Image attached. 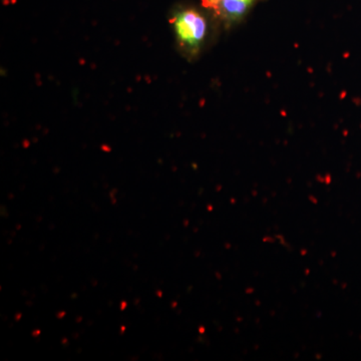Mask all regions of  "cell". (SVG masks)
<instances>
[{
    "instance_id": "6da1fadb",
    "label": "cell",
    "mask_w": 361,
    "mask_h": 361,
    "mask_svg": "<svg viewBox=\"0 0 361 361\" xmlns=\"http://www.w3.org/2000/svg\"><path fill=\"white\" fill-rule=\"evenodd\" d=\"M211 20L201 4L200 7L180 4L172 11L170 21L176 39L188 58H196L205 47Z\"/></svg>"
},
{
    "instance_id": "7a4b0ae2",
    "label": "cell",
    "mask_w": 361,
    "mask_h": 361,
    "mask_svg": "<svg viewBox=\"0 0 361 361\" xmlns=\"http://www.w3.org/2000/svg\"><path fill=\"white\" fill-rule=\"evenodd\" d=\"M214 23L224 30L243 23L252 11L266 0H200Z\"/></svg>"
}]
</instances>
